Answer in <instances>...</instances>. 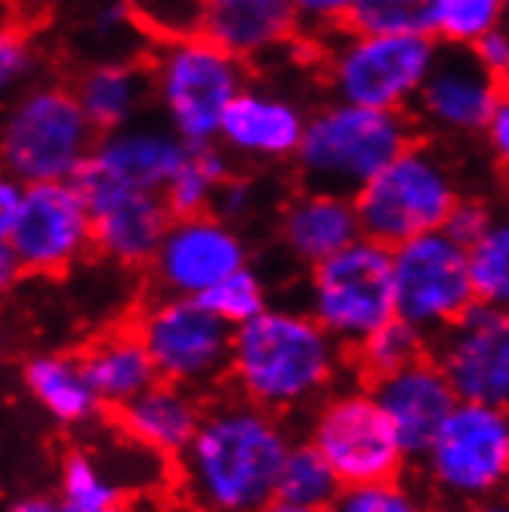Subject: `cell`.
I'll list each match as a JSON object with an SVG mask.
<instances>
[{"label": "cell", "mask_w": 509, "mask_h": 512, "mask_svg": "<svg viewBox=\"0 0 509 512\" xmlns=\"http://www.w3.org/2000/svg\"><path fill=\"white\" fill-rule=\"evenodd\" d=\"M297 438L284 417L241 395L207 401V414L176 463V491L207 512H263L278 500V479Z\"/></svg>", "instance_id": "6da1fadb"}, {"label": "cell", "mask_w": 509, "mask_h": 512, "mask_svg": "<svg viewBox=\"0 0 509 512\" xmlns=\"http://www.w3.org/2000/svg\"><path fill=\"white\" fill-rule=\"evenodd\" d=\"M349 349L327 334L309 309L269 306L235 327L229 386L278 417L312 411L340 386Z\"/></svg>", "instance_id": "7a4b0ae2"}, {"label": "cell", "mask_w": 509, "mask_h": 512, "mask_svg": "<svg viewBox=\"0 0 509 512\" xmlns=\"http://www.w3.org/2000/svg\"><path fill=\"white\" fill-rule=\"evenodd\" d=\"M411 112H383L327 99L309 112L294 158L300 186L358 195L368 182L417 142Z\"/></svg>", "instance_id": "3957f363"}, {"label": "cell", "mask_w": 509, "mask_h": 512, "mask_svg": "<svg viewBox=\"0 0 509 512\" xmlns=\"http://www.w3.org/2000/svg\"><path fill=\"white\" fill-rule=\"evenodd\" d=\"M309 44L318 50L327 99L383 112H411L442 53L432 34H380L349 25Z\"/></svg>", "instance_id": "277c9868"}, {"label": "cell", "mask_w": 509, "mask_h": 512, "mask_svg": "<svg viewBox=\"0 0 509 512\" xmlns=\"http://www.w3.org/2000/svg\"><path fill=\"white\" fill-rule=\"evenodd\" d=\"M99 136L71 81L47 78L10 96L0 127V158L7 176L25 186L68 182L81 179Z\"/></svg>", "instance_id": "5b68a950"}, {"label": "cell", "mask_w": 509, "mask_h": 512, "mask_svg": "<svg viewBox=\"0 0 509 512\" xmlns=\"http://www.w3.org/2000/svg\"><path fill=\"white\" fill-rule=\"evenodd\" d=\"M145 62L158 118L189 145L220 142L223 118L250 84V68L204 34L155 44Z\"/></svg>", "instance_id": "8992f818"}, {"label": "cell", "mask_w": 509, "mask_h": 512, "mask_svg": "<svg viewBox=\"0 0 509 512\" xmlns=\"http://www.w3.org/2000/svg\"><path fill=\"white\" fill-rule=\"evenodd\" d=\"M460 195L448 155L432 142H414L355 195V210L365 238L398 247L445 229Z\"/></svg>", "instance_id": "52a82bcc"}, {"label": "cell", "mask_w": 509, "mask_h": 512, "mask_svg": "<svg viewBox=\"0 0 509 512\" xmlns=\"http://www.w3.org/2000/svg\"><path fill=\"white\" fill-rule=\"evenodd\" d=\"M423 488L442 506L466 509L509 491V411L460 401L417 460Z\"/></svg>", "instance_id": "ba28073f"}, {"label": "cell", "mask_w": 509, "mask_h": 512, "mask_svg": "<svg viewBox=\"0 0 509 512\" xmlns=\"http://www.w3.org/2000/svg\"><path fill=\"white\" fill-rule=\"evenodd\" d=\"M312 318L349 352L398 318L392 247L361 235L331 260L309 269L306 306Z\"/></svg>", "instance_id": "9c48e42d"}, {"label": "cell", "mask_w": 509, "mask_h": 512, "mask_svg": "<svg viewBox=\"0 0 509 512\" xmlns=\"http://www.w3.org/2000/svg\"><path fill=\"white\" fill-rule=\"evenodd\" d=\"M306 438L334 466L343 488L398 479L411 460L371 383L324 395L309 411Z\"/></svg>", "instance_id": "30bf717a"}, {"label": "cell", "mask_w": 509, "mask_h": 512, "mask_svg": "<svg viewBox=\"0 0 509 512\" xmlns=\"http://www.w3.org/2000/svg\"><path fill=\"white\" fill-rule=\"evenodd\" d=\"M133 331L149 349L161 380L201 395L229 383L235 327L204 300L155 294L136 312Z\"/></svg>", "instance_id": "8fae6325"}, {"label": "cell", "mask_w": 509, "mask_h": 512, "mask_svg": "<svg viewBox=\"0 0 509 512\" xmlns=\"http://www.w3.org/2000/svg\"><path fill=\"white\" fill-rule=\"evenodd\" d=\"M395 312L432 343L476 306L469 247L445 229L392 247Z\"/></svg>", "instance_id": "7c38bea8"}, {"label": "cell", "mask_w": 509, "mask_h": 512, "mask_svg": "<svg viewBox=\"0 0 509 512\" xmlns=\"http://www.w3.org/2000/svg\"><path fill=\"white\" fill-rule=\"evenodd\" d=\"M22 275L59 278L96 250L93 213L78 179L25 186L16 223L0 235Z\"/></svg>", "instance_id": "4fadbf2b"}, {"label": "cell", "mask_w": 509, "mask_h": 512, "mask_svg": "<svg viewBox=\"0 0 509 512\" xmlns=\"http://www.w3.org/2000/svg\"><path fill=\"white\" fill-rule=\"evenodd\" d=\"M244 266H250L247 238L238 226L207 210L195 216H173L149 275L158 294L201 300Z\"/></svg>", "instance_id": "5bb4252c"}, {"label": "cell", "mask_w": 509, "mask_h": 512, "mask_svg": "<svg viewBox=\"0 0 509 512\" xmlns=\"http://www.w3.org/2000/svg\"><path fill=\"white\" fill-rule=\"evenodd\" d=\"M506 87L469 47H445L411 108L420 130L439 139L485 136Z\"/></svg>", "instance_id": "9a60e30c"}, {"label": "cell", "mask_w": 509, "mask_h": 512, "mask_svg": "<svg viewBox=\"0 0 509 512\" xmlns=\"http://www.w3.org/2000/svg\"><path fill=\"white\" fill-rule=\"evenodd\" d=\"M460 401L509 411V312L476 303L432 343Z\"/></svg>", "instance_id": "2e32d148"}, {"label": "cell", "mask_w": 509, "mask_h": 512, "mask_svg": "<svg viewBox=\"0 0 509 512\" xmlns=\"http://www.w3.org/2000/svg\"><path fill=\"white\" fill-rule=\"evenodd\" d=\"M47 41L71 75L102 62H142L155 47L130 0H62L47 22Z\"/></svg>", "instance_id": "e0dca14e"}, {"label": "cell", "mask_w": 509, "mask_h": 512, "mask_svg": "<svg viewBox=\"0 0 509 512\" xmlns=\"http://www.w3.org/2000/svg\"><path fill=\"white\" fill-rule=\"evenodd\" d=\"M81 189L93 213L96 253L121 269H149L173 223L161 192H142L81 176Z\"/></svg>", "instance_id": "ac0fdd59"}, {"label": "cell", "mask_w": 509, "mask_h": 512, "mask_svg": "<svg viewBox=\"0 0 509 512\" xmlns=\"http://www.w3.org/2000/svg\"><path fill=\"white\" fill-rule=\"evenodd\" d=\"M306 124L309 112L297 96L250 81L229 105L220 145L235 164H284L297 158Z\"/></svg>", "instance_id": "d6986e66"}, {"label": "cell", "mask_w": 509, "mask_h": 512, "mask_svg": "<svg viewBox=\"0 0 509 512\" xmlns=\"http://www.w3.org/2000/svg\"><path fill=\"white\" fill-rule=\"evenodd\" d=\"M189 155V142L173 133L161 118H139L121 130L102 133L93 158L81 176H93L115 186L161 192Z\"/></svg>", "instance_id": "ffe728a7"}, {"label": "cell", "mask_w": 509, "mask_h": 512, "mask_svg": "<svg viewBox=\"0 0 509 512\" xmlns=\"http://www.w3.org/2000/svg\"><path fill=\"white\" fill-rule=\"evenodd\" d=\"M371 389L380 398L411 460H420L426 454L435 435L442 432V426L460 405V395L454 392L448 374L432 358V352L402 371L374 380Z\"/></svg>", "instance_id": "44dd1931"}, {"label": "cell", "mask_w": 509, "mask_h": 512, "mask_svg": "<svg viewBox=\"0 0 509 512\" xmlns=\"http://www.w3.org/2000/svg\"><path fill=\"white\" fill-rule=\"evenodd\" d=\"M204 38L257 68L294 50L306 34L290 0H207Z\"/></svg>", "instance_id": "7402d4cb"}, {"label": "cell", "mask_w": 509, "mask_h": 512, "mask_svg": "<svg viewBox=\"0 0 509 512\" xmlns=\"http://www.w3.org/2000/svg\"><path fill=\"white\" fill-rule=\"evenodd\" d=\"M361 235L365 232H361L352 195L303 186L284 201L278 213V244L303 269L331 260Z\"/></svg>", "instance_id": "603a6c76"}, {"label": "cell", "mask_w": 509, "mask_h": 512, "mask_svg": "<svg viewBox=\"0 0 509 512\" xmlns=\"http://www.w3.org/2000/svg\"><path fill=\"white\" fill-rule=\"evenodd\" d=\"M207 414V401L189 386L158 380L115 411L118 432L164 460H179Z\"/></svg>", "instance_id": "cb8c5ba5"}, {"label": "cell", "mask_w": 509, "mask_h": 512, "mask_svg": "<svg viewBox=\"0 0 509 512\" xmlns=\"http://www.w3.org/2000/svg\"><path fill=\"white\" fill-rule=\"evenodd\" d=\"M19 377L25 395L59 429H84L102 411V401L90 383L81 355L38 352L22 361Z\"/></svg>", "instance_id": "d4e9b609"}, {"label": "cell", "mask_w": 509, "mask_h": 512, "mask_svg": "<svg viewBox=\"0 0 509 512\" xmlns=\"http://www.w3.org/2000/svg\"><path fill=\"white\" fill-rule=\"evenodd\" d=\"M87 118L99 133L121 130L149 115L155 105L149 62H102L68 78Z\"/></svg>", "instance_id": "484cf974"}, {"label": "cell", "mask_w": 509, "mask_h": 512, "mask_svg": "<svg viewBox=\"0 0 509 512\" xmlns=\"http://www.w3.org/2000/svg\"><path fill=\"white\" fill-rule=\"evenodd\" d=\"M81 358L102 408L112 411L124 408L127 401H133L136 395H142L152 383L161 380L155 371V361L149 349H145L142 337L133 331V324L93 337L81 352Z\"/></svg>", "instance_id": "4316f807"}, {"label": "cell", "mask_w": 509, "mask_h": 512, "mask_svg": "<svg viewBox=\"0 0 509 512\" xmlns=\"http://www.w3.org/2000/svg\"><path fill=\"white\" fill-rule=\"evenodd\" d=\"M59 512H133L130 488L102 448H75L59 463Z\"/></svg>", "instance_id": "83f0119b"}, {"label": "cell", "mask_w": 509, "mask_h": 512, "mask_svg": "<svg viewBox=\"0 0 509 512\" xmlns=\"http://www.w3.org/2000/svg\"><path fill=\"white\" fill-rule=\"evenodd\" d=\"M235 176V161L220 142L213 145H189L186 161L179 164L173 179L164 189V201L173 216H195L213 210L216 192Z\"/></svg>", "instance_id": "f1b7e54d"}, {"label": "cell", "mask_w": 509, "mask_h": 512, "mask_svg": "<svg viewBox=\"0 0 509 512\" xmlns=\"http://www.w3.org/2000/svg\"><path fill=\"white\" fill-rule=\"evenodd\" d=\"M343 491L340 475L334 466L327 463V457L303 438L290 448L281 479H278V500L297 503V506H312V509H331Z\"/></svg>", "instance_id": "f546056e"}, {"label": "cell", "mask_w": 509, "mask_h": 512, "mask_svg": "<svg viewBox=\"0 0 509 512\" xmlns=\"http://www.w3.org/2000/svg\"><path fill=\"white\" fill-rule=\"evenodd\" d=\"M429 352H432V340L426 334H420L417 327H411L402 318H392L377 334H371L365 343L355 346L349 355H352L355 371L365 377V383H374L380 377H389L395 371L408 368V364L420 361Z\"/></svg>", "instance_id": "4dcf8cb0"}, {"label": "cell", "mask_w": 509, "mask_h": 512, "mask_svg": "<svg viewBox=\"0 0 509 512\" xmlns=\"http://www.w3.org/2000/svg\"><path fill=\"white\" fill-rule=\"evenodd\" d=\"M476 300L509 312V210L497 213L488 232L469 247Z\"/></svg>", "instance_id": "1f68e13d"}, {"label": "cell", "mask_w": 509, "mask_h": 512, "mask_svg": "<svg viewBox=\"0 0 509 512\" xmlns=\"http://www.w3.org/2000/svg\"><path fill=\"white\" fill-rule=\"evenodd\" d=\"M506 0H432V34L445 47H476L503 28Z\"/></svg>", "instance_id": "d6a6232c"}, {"label": "cell", "mask_w": 509, "mask_h": 512, "mask_svg": "<svg viewBox=\"0 0 509 512\" xmlns=\"http://www.w3.org/2000/svg\"><path fill=\"white\" fill-rule=\"evenodd\" d=\"M53 50L41 41L38 28L7 22L0 34V87L7 96H16L34 84L47 81L44 68Z\"/></svg>", "instance_id": "836d02e7"}, {"label": "cell", "mask_w": 509, "mask_h": 512, "mask_svg": "<svg viewBox=\"0 0 509 512\" xmlns=\"http://www.w3.org/2000/svg\"><path fill=\"white\" fill-rule=\"evenodd\" d=\"M331 512H439V500L398 475L386 482L343 488Z\"/></svg>", "instance_id": "e575fe53"}, {"label": "cell", "mask_w": 509, "mask_h": 512, "mask_svg": "<svg viewBox=\"0 0 509 512\" xmlns=\"http://www.w3.org/2000/svg\"><path fill=\"white\" fill-rule=\"evenodd\" d=\"M346 25L380 34H432V0H355Z\"/></svg>", "instance_id": "d590c367"}, {"label": "cell", "mask_w": 509, "mask_h": 512, "mask_svg": "<svg viewBox=\"0 0 509 512\" xmlns=\"http://www.w3.org/2000/svg\"><path fill=\"white\" fill-rule=\"evenodd\" d=\"M133 13L152 44L183 41L204 34L207 0H130Z\"/></svg>", "instance_id": "8d00e7d4"}, {"label": "cell", "mask_w": 509, "mask_h": 512, "mask_svg": "<svg viewBox=\"0 0 509 512\" xmlns=\"http://www.w3.org/2000/svg\"><path fill=\"white\" fill-rule=\"evenodd\" d=\"M216 315H220L226 324L241 327L247 321H253L257 315H263L272 303H269V287L266 278L253 269L244 266L235 275H229L226 281H220L207 297H201Z\"/></svg>", "instance_id": "74e56055"}, {"label": "cell", "mask_w": 509, "mask_h": 512, "mask_svg": "<svg viewBox=\"0 0 509 512\" xmlns=\"http://www.w3.org/2000/svg\"><path fill=\"white\" fill-rule=\"evenodd\" d=\"M297 7L303 34L309 41H321L327 34H334L349 22V13L355 7V0H290Z\"/></svg>", "instance_id": "f35d334b"}, {"label": "cell", "mask_w": 509, "mask_h": 512, "mask_svg": "<svg viewBox=\"0 0 509 512\" xmlns=\"http://www.w3.org/2000/svg\"><path fill=\"white\" fill-rule=\"evenodd\" d=\"M494 216L497 213H494V207L485 198H479V195H460V201L454 204L448 223H445V232L451 238H457L460 244L472 247L488 232V226L494 223Z\"/></svg>", "instance_id": "ab89813d"}, {"label": "cell", "mask_w": 509, "mask_h": 512, "mask_svg": "<svg viewBox=\"0 0 509 512\" xmlns=\"http://www.w3.org/2000/svg\"><path fill=\"white\" fill-rule=\"evenodd\" d=\"M260 204V189H257V182H253L250 176H229L226 179V186L216 192V201H213V213L216 216H223L226 223L232 226H241L247 223V219L253 216V210H257Z\"/></svg>", "instance_id": "60d3db41"}, {"label": "cell", "mask_w": 509, "mask_h": 512, "mask_svg": "<svg viewBox=\"0 0 509 512\" xmlns=\"http://www.w3.org/2000/svg\"><path fill=\"white\" fill-rule=\"evenodd\" d=\"M472 53L479 56V62L491 71V75L509 90V31L497 28L472 47Z\"/></svg>", "instance_id": "b9f144b4"}, {"label": "cell", "mask_w": 509, "mask_h": 512, "mask_svg": "<svg viewBox=\"0 0 509 512\" xmlns=\"http://www.w3.org/2000/svg\"><path fill=\"white\" fill-rule=\"evenodd\" d=\"M485 139H488V149H491L497 167L509 176V90H506V96H503V102L497 108V115H494Z\"/></svg>", "instance_id": "7bdbcfd3"}, {"label": "cell", "mask_w": 509, "mask_h": 512, "mask_svg": "<svg viewBox=\"0 0 509 512\" xmlns=\"http://www.w3.org/2000/svg\"><path fill=\"white\" fill-rule=\"evenodd\" d=\"M7 7L13 13V22L41 28L53 19V13L62 7V0H7Z\"/></svg>", "instance_id": "ee69618b"}, {"label": "cell", "mask_w": 509, "mask_h": 512, "mask_svg": "<svg viewBox=\"0 0 509 512\" xmlns=\"http://www.w3.org/2000/svg\"><path fill=\"white\" fill-rule=\"evenodd\" d=\"M22 198H25V182L4 176V182H0V235L16 223V216L22 210Z\"/></svg>", "instance_id": "f6af8a7d"}, {"label": "cell", "mask_w": 509, "mask_h": 512, "mask_svg": "<svg viewBox=\"0 0 509 512\" xmlns=\"http://www.w3.org/2000/svg\"><path fill=\"white\" fill-rule=\"evenodd\" d=\"M7 512H59L56 497L41 494V491H28V494H16L7 503Z\"/></svg>", "instance_id": "bcb514c9"}, {"label": "cell", "mask_w": 509, "mask_h": 512, "mask_svg": "<svg viewBox=\"0 0 509 512\" xmlns=\"http://www.w3.org/2000/svg\"><path fill=\"white\" fill-rule=\"evenodd\" d=\"M22 278V266L16 263V256L0 244V284L4 287H13L16 281Z\"/></svg>", "instance_id": "7dc6e473"}, {"label": "cell", "mask_w": 509, "mask_h": 512, "mask_svg": "<svg viewBox=\"0 0 509 512\" xmlns=\"http://www.w3.org/2000/svg\"><path fill=\"white\" fill-rule=\"evenodd\" d=\"M460 512H509V491L506 494H497V497H488L482 503H472Z\"/></svg>", "instance_id": "c3c4849f"}, {"label": "cell", "mask_w": 509, "mask_h": 512, "mask_svg": "<svg viewBox=\"0 0 509 512\" xmlns=\"http://www.w3.org/2000/svg\"><path fill=\"white\" fill-rule=\"evenodd\" d=\"M263 512H331V509H312V506H297L287 500H272Z\"/></svg>", "instance_id": "681fc988"}, {"label": "cell", "mask_w": 509, "mask_h": 512, "mask_svg": "<svg viewBox=\"0 0 509 512\" xmlns=\"http://www.w3.org/2000/svg\"><path fill=\"white\" fill-rule=\"evenodd\" d=\"M503 28L509 31V0H506V16H503Z\"/></svg>", "instance_id": "f907efd6"}, {"label": "cell", "mask_w": 509, "mask_h": 512, "mask_svg": "<svg viewBox=\"0 0 509 512\" xmlns=\"http://www.w3.org/2000/svg\"><path fill=\"white\" fill-rule=\"evenodd\" d=\"M179 512H207V509H195V506H183Z\"/></svg>", "instance_id": "816d5d0a"}]
</instances>
